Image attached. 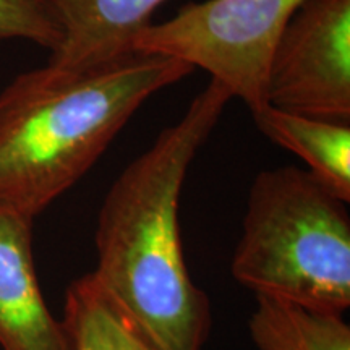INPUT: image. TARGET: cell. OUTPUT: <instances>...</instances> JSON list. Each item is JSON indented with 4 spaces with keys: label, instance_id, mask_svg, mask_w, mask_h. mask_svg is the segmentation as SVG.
Masks as SVG:
<instances>
[{
    "label": "cell",
    "instance_id": "1",
    "mask_svg": "<svg viewBox=\"0 0 350 350\" xmlns=\"http://www.w3.org/2000/svg\"><path fill=\"white\" fill-rule=\"evenodd\" d=\"M230 99L211 78L122 170L98 214L94 278L161 350H203L211 332V301L188 271L178 211L190 165Z\"/></svg>",
    "mask_w": 350,
    "mask_h": 350
},
{
    "label": "cell",
    "instance_id": "2",
    "mask_svg": "<svg viewBox=\"0 0 350 350\" xmlns=\"http://www.w3.org/2000/svg\"><path fill=\"white\" fill-rule=\"evenodd\" d=\"M193 72L170 57L130 54L83 70L21 73L0 93V208L36 219L151 96Z\"/></svg>",
    "mask_w": 350,
    "mask_h": 350
},
{
    "label": "cell",
    "instance_id": "3",
    "mask_svg": "<svg viewBox=\"0 0 350 350\" xmlns=\"http://www.w3.org/2000/svg\"><path fill=\"white\" fill-rule=\"evenodd\" d=\"M347 206L306 169L261 170L232 256L234 279L255 297L344 314L350 306Z\"/></svg>",
    "mask_w": 350,
    "mask_h": 350
},
{
    "label": "cell",
    "instance_id": "4",
    "mask_svg": "<svg viewBox=\"0 0 350 350\" xmlns=\"http://www.w3.org/2000/svg\"><path fill=\"white\" fill-rule=\"evenodd\" d=\"M304 0H204L150 23L133 42L135 54L164 55L203 68L247 107L266 104L274 46Z\"/></svg>",
    "mask_w": 350,
    "mask_h": 350
},
{
    "label": "cell",
    "instance_id": "5",
    "mask_svg": "<svg viewBox=\"0 0 350 350\" xmlns=\"http://www.w3.org/2000/svg\"><path fill=\"white\" fill-rule=\"evenodd\" d=\"M266 104L350 124V0H304L275 42Z\"/></svg>",
    "mask_w": 350,
    "mask_h": 350
},
{
    "label": "cell",
    "instance_id": "6",
    "mask_svg": "<svg viewBox=\"0 0 350 350\" xmlns=\"http://www.w3.org/2000/svg\"><path fill=\"white\" fill-rule=\"evenodd\" d=\"M34 219L0 208V350H68L44 299L33 253Z\"/></svg>",
    "mask_w": 350,
    "mask_h": 350
},
{
    "label": "cell",
    "instance_id": "7",
    "mask_svg": "<svg viewBox=\"0 0 350 350\" xmlns=\"http://www.w3.org/2000/svg\"><path fill=\"white\" fill-rule=\"evenodd\" d=\"M62 29L47 65L83 70L130 54L131 42L167 0H44Z\"/></svg>",
    "mask_w": 350,
    "mask_h": 350
},
{
    "label": "cell",
    "instance_id": "8",
    "mask_svg": "<svg viewBox=\"0 0 350 350\" xmlns=\"http://www.w3.org/2000/svg\"><path fill=\"white\" fill-rule=\"evenodd\" d=\"M250 113L266 138L299 156L327 191L349 203L350 124L297 116L269 104L252 109Z\"/></svg>",
    "mask_w": 350,
    "mask_h": 350
},
{
    "label": "cell",
    "instance_id": "9",
    "mask_svg": "<svg viewBox=\"0 0 350 350\" xmlns=\"http://www.w3.org/2000/svg\"><path fill=\"white\" fill-rule=\"evenodd\" d=\"M60 321L68 350H161L93 273L67 287Z\"/></svg>",
    "mask_w": 350,
    "mask_h": 350
},
{
    "label": "cell",
    "instance_id": "10",
    "mask_svg": "<svg viewBox=\"0 0 350 350\" xmlns=\"http://www.w3.org/2000/svg\"><path fill=\"white\" fill-rule=\"evenodd\" d=\"M248 331L258 350H350L344 314L256 297Z\"/></svg>",
    "mask_w": 350,
    "mask_h": 350
},
{
    "label": "cell",
    "instance_id": "11",
    "mask_svg": "<svg viewBox=\"0 0 350 350\" xmlns=\"http://www.w3.org/2000/svg\"><path fill=\"white\" fill-rule=\"evenodd\" d=\"M7 39H25L52 52L62 29L44 0H0V41Z\"/></svg>",
    "mask_w": 350,
    "mask_h": 350
}]
</instances>
